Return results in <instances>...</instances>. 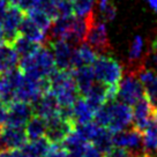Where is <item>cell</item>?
Here are the masks:
<instances>
[{
    "mask_svg": "<svg viewBox=\"0 0 157 157\" xmlns=\"http://www.w3.org/2000/svg\"><path fill=\"white\" fill-rule=\"evenodd\" d=\"M45 157H72L68 150L63 144H56L52 143L49 152L45 155Z\"/></svg>",
    "mask_w": 157,
    "mask_h": 157,
    "instance_id": "1f68e13d",
    "label": "cell"
},
{
    "mask_svg": "<svg viewBox=\"0 0 157 157\" xmlns=\"http://www.w3.org/2000/svg\"><path fill=\"white\" fill-rule=\"evenodd\" d=\"M73 2L74 15L87 16L94 12V6L96 0H72Z\"/></svg>",
    "mask_w": 157,
    "mask_h": 157,
    "instance_id": "4dcf8cb0",
    "label": "cell"
},
{
    "mask_svg": "<svg viewBox=\"0 0 157 157\" xmlns=\"http://www.w3.org/2000/svg\"><path fill=\"white\" fill-rule=\"evenodd\" d=\"M81 157H105L103 151H101L95 144L93 143H87V146L84 148L83 152Z\"/></svg>",
    "mask_w": 157,
    "mask_h": 157,
    "instance_id": "836d02e7",
    "label": "cell"
},
{
    "mask_svg": "<svg viewBox=\"0 0 157 157\" xmlns=\"http://www.w3.org/2000/svg\"><path fill=\"white\" fill-rule=\"evenodd\" d=\"M23 10L16 5L10 4L8 8L6 10L5 14L2 16V40L10 44L15 40V38L19 36V27L21 21L25 16Z\"/></svg>",
    "mask_w": 157,
    "mask_h": 157,
    "instance_id": "52a82bcc",
    "label": "cell"
},
{
    "mask_svg": "<svg viewBox=\"0 0 157 157\" xmlns=\"http://www.w3.org/2000/svg\"><path fill=\"white\" fill-rule=\"evenodd\" d=\"M144 89V95L150 101L151 105L157 109V71L141 65L134 69Z\"/></svg>",
    "mask_w": 157,
    "mask_h": 157,
    "instance_id": "7c38bea8",
    "label": "cell"
},
{
    "mask_svg": "<svg viewBox=\"0 0 157 157\" xmlns=\"http://www.w3.org/2000/svg\"><path fill=\"white\" fill-rule=\"evenodd\" d=\"M8 105L10 104L5 103L0 101V125L5 126L7 121V116H8Z\"/></svg>",
    "mask_w": 157,
    "mask_h": 157,
    "instance_id": "d590c367",
    "label": "cell"
},
{
    "mask_svg": "<svg viewBox=\"0 0 157 157\" xmlns=\"http://www.w3.org/2000/svg\"><path fill=\"white\" fill-rule=\"evenodd\" d=\"M19 64V56L16 54L13 46L7 43L0 44V73L16 67Z\"/></svg>",
    "mask_w": 157,
    "mask_h": 157,
    "instance_id": "cb8c5ba5",
    "label": "cell"
},
{
    "mask_svg": "<svg viewBox=\"0 0 157 157\" xmlns=\"http://www.w3.org/2000/svg\"><path fill=\"white\" fill-rule=\"evenodd\" d=\"M132 110L133 127L140 132H142L155 116V108L152 106L150 101L144 95L141 99H139L136 103L134 104V108Z\"/></svg>",
    "mask_w": 157,
    "mask_h": 157,
    "instance_id": "4fadbf2b",
    "label": "cell"
},
{
    "mask_svg": "<svg viewBox=\"0 0 157 157\" xmlns=\"http://www.w3.org/2000/svg\"><path fill=\"white\" fill-rule=\"evenodd\" d=\"M19 35L38 44H45L46 42H49V37L46 36V33L40 29L28 15H25L20 23Z\"/></svg>",
    "mask_w": 157,
    "mask_h": 157,
    "instance_id": "e0dca14e",
    "label": "cell"
},
{
    "mask_svg": "<svg viewBox=\"0 0 157 157\" xmlns=\"http://www.w3.org/2000/svg\"><path fill=\"white\" fill-rule=\"evenodd\" d=\"M1 131H2V126L0 125V136H1Z\"/></svg>",
    "mask_w": 157,
    "mask_h": 157,
    "instance_id": "f35d334b",
    "label": "cell"
},
{
    "mask_svg": "<svg viewBox=\"0 0 157 157\" xmlns=\"http://www.w3.org/2000/svg\"><path fill=\"white\" fill-rule=\"evenodd\" d=\"M39 45L42 44L35 43V42L25 38V37L21 36V35H19L15 38L14 42L12 43V46L15 50L16 54L19 56V58H25V57H28L31 53H34L35 51L39 48Z\"/></svg>",
    "mask_w": 157,
    "mask_h": 157,
    "instance_id": "4316f807",
    "label": "cell"
},
{
    "mask_svg": "<svg viewBox=\"0 0 157 157\" xmlns=\"http://www.w3.org/2000/svg\"><path fill=\"white\" fill-rule=\"evenodd\" d=\"M87 103L96 112L108 102V86L102 82H95L84 95Z\"/></svg>",
    "mask_w": 157,
    "mask_h": 157,
    "instance_id": "ac0fdd59",
    "label": "cell"
},
{
    "mask_svg": "<svg viewBox=\"0 0 157 157\" xmlns=\"http://www.w3.org/2000/svg\"><path fill=\"white\" fill-rule=\"evenodd\" d=\"M95 78L106 86H117L124 75L123 64L110 54H99L91 65Z\"/></svg>",
    "mask_w": 157,
    "mask_h": 157,
    "instance_id": "277c9868",
    "label": "cell"
},
{
    "mask_svg": "<svg viewBox=\"0 0 157 157\" xmlns=\"http://www.w3.org/2000/svg\"><path fill=\"white\" fill-rule=\"evenodd\" d=\"M19 68L28 78H49L50 74L57 67L50 46L42 44L34 53L21 58Z\"/></svg>",
    "mask_w": 157,
    "mask_h": 157,
    "instance_id": "7a4b0ae2",
    "label": "cell"
},
{
    "mask_svg": "<svg viewBox=\"0 0 157 157\" xmlns=\"http://www.w3.org/2000/svg\"><path fill=\"white\" fill-rule=\"evenodd\" d=\"M133 157H151V156L149 154H147V152H140V154H134Z\"/></svg>",
    "mask_w": 157,
    "mask_h": 157,
    "instance_id": "74e56055",
    "label": "cell"
},
{
    "mask_svg": "<svg viewBox=\"0 0 157 157\" xmlns=\"http://www.w3.org/2000/svg\"><path fill=\"white\" fill-rule=\"evenodd\" d=\"M74 127H75V124L73 121L66 120L60 117L59 114H57L46 120L45 137L51 143L61 144L64 139L73 131Z\"/></svg>",
    "mask_w": 157,
    "mask_h": 157,
    "instance_id": "ba28073f",
    "label": "cell"
},
{
    "mask_svg": "<svg viewBox=\"0 0 157 157\" xmlns=\"http://www.w3.org/2000/svg\"><path fill=\"white\" fill-rule=\"evenodd\" d=\"M51 146L52 143L44 136L36 140H28V142L21 148V150L28 157H45Z\"/></svg>",
    "mask_w": 157,
    "mask_h": 157,
    "instance_id": "603a6c76",
    "label": "cell"
},
{
    "mask_svg": "<svg viewBox=\"0 0 157 157\" xmlns=\"http://www.w3.org/2000/svg\"><path fill=\"white\" fill-rule=\"evenodd\" d=\"M105 157H133V154L131 150H128L126 148L118 147V146H113L109 151H106Z\"/></svg>",
    "mask_w": 157,
    "mask_h": 157,
    "instance_id": "d6a6232c",
    "label": "cell"
},
{
    "mask_svg": "<svg viewBox=\"0 0 157 157\" xmlns=\"http://www.w3.org/2000/svg\"><path fill=\"white\" fill-rule=\"evenodd\" d=\"M97 52L87 44H78L76 49L73 51V67H78V66H84V65H93L94 61L97 58Z\"/></svg>",
    "mask_w": 157,
    "mask_h": 157,
    "instance_id": "7402d4cb",
    "label": "cell"
},
{
    "mask_svg": "<svg viewBox=\"0 0 157 157\" xmlns=\"http://www.w3.org/2000/svg\"><path fill=\"white\" fill-rule=\"evenodd\" d=\"M155 117L157 118V109H156V110H155Z\"/></svg>",
    "mask_w": 157,
    "mask_h": 157,
    "instance_id": "ab89813d",
    "label": "cell"
},
{
    "mask_svg": "<svg viewBox=\"0 0 157 157\" xmlns=\"http://www.w3.org/2000/svg\"><path fill=\"white\" fill-rule=\"evenodd\" d=\"M144 40L141 36H135L131 43L129 50H128V61L132 65L134 69L143 65L144 60Z\"/></svg>",
    "mask_w": 157,
    "mask_h": 157,
    "instance_id": "d4e9b609",
    "label": "cell"
},
{
    "mask_svg": "<svg viewBox=\"0 0 157 157\" xmlns=\"http://www.w3.org/2000/svg\"><path fill=\"white\" fill-rule=\"evenodd\" d=\"M72 75L74 78L75 84L78 89L80 95H86L90 87L95 83V73L91 65H84V66H78L71 69Z\"/></svg>",
    "mask_w": 157,
    "mask_h": 157,
    "instance_id": "2e32d148",
    "label": "cell"
},
{
    "mask_svg": "<svg viewBox=\"0 0 157 157\" xmlns=\"http://www.w3.org/2000/svg\"><path fill=\"white\" fill-rule=\"evenodd\" d=\"M87 143H88V141L74 127L73 131L64 139L61 144L68 150L72 157H81Z\"/></svg>",
    "mask_w": 157,
    "mask_h": 157,
    "instance_id": "d6986e66",
    "label": "cell"
},
{
    "mask_svg": "<svg viewBox=\"0 0 157 157\" xmlns=\"http://www.w3.org/2000/svg\"><path fill=\"white\" fill-rule=\"evenodd\" d=\"M27 13H28L27 15L29 16L30 19L33 20L35 23L40 28V29L44 30L45 33L50 29V27H51L52 22H53L52 19H51L46 13H44L43 10H38V8H36V7L30 8Z\"/></svg>",
    "mask_w": 157,
    "mask_h": 157,
    "instance_id": "f1b7e54d",
    "label": "cell"
},
{
    "mask_svg": "<svg viewBox=\"0 0 157 157\" xmlns=\"http://www.w3.org/2000/svg\"><path fill=\"white\" fill-rule=\"evenodd\" d=\"M50 91L57 98L60 106H72L78 99V89L75 84L71 69L56 68L50 74Z\"/></svg>",
    "mask_w": 157,
    "mask_h": 157,
    "instance_id": "3957f363",
    "label": "cell"
},
{
    "mask_svg": "<svg viewBox=\"0 0 157 157\" xmlns=\"http://www.w3.org/2000/svg\"><path fill=\"white\" fill-rule=\"evenodd\" d=\"M86 40L96 52L99 53H106L111 49L105 23L104 21L98 19L97 15H95V17L89 25Z\"/></svg>",
    "mask_w": 157,
    "mask_h": 157,
    "instance_id": "8992f818",
    "label": "cell"
},
{
    "mask_svg": "<svg viewBox=\"0 0 157 157\" xmlns=\"http://www.w3.org/2000/svg\"><path fill=\"white\" fill-rule=\"evenodd\" d=\"M27 142L28 136L23 127L10 125H5V127H2L0 136V148L21 149Z\"/></svg>",
    "mask_w": 157,
    "mask_h": 157,
    "instance_id": "5bb4252c",
    "label": "cell"
},
{
    "mask_svg": "<svg viewBox=\"0 0 157 157\" xmlns=\"http://www.w3.org/2000/svg\"><path fill=\"white\" fill-rule=\"evenodd\" d=\"M142 141L143 151L150 156L157 154V118L155 116L142 131Z\"/></svg>",
    "mask_w": 157,
    "mask_h": 157,
    "instance_id": "44dd1931",
    "label": "cell"
},
{
    "mask_svg": "<svg viewBox=\"0 0 157 157\" xmlns=\"http://www.w3.org/2000/svg\"><path fill=\"white\" fill-rule=\"evenodd\" d=\"M133 120V110L131 105L123 102H106L103 106L98 109L94 114V121L108 128L112 133L120 132L129 127Z\"/></svg>",
    "mask_w": 157,
    "mask_h": 157,
    "instance_id": "6da1fadb",
    "label": "cell"
},
{
    "mask_svg": "<svg viewBox=\"0 0 157 157\" xmlns=\"http://www.w3.org/2000/svg\"><path fill=\"white\" fill-rule=\"evenodd\" d=\"M34 116L33 104L23 101H13L8 105V116L6 125L25 127L30 118Z\"/></svg>",
    "mask_w": 157,
    "mask_h": 157,
    "instance_id": "30bf717a",
    "label": "cell"
},
{
    "mask_svg": "<svg viewBox=\"0 0 157 157\" xmlns=\"http://www.w3.org/2000/svg\"><path fill=\"white\" fill-rule=\"evenodd\" d=\"M49 46L53 54L56 67L64 71L72 69L74 51L72 44L65 39H50Z\"/></svg>",
    "mask_w": 157,
    "mask_h": 157,
    "instance_id": "9c48e42d",
    "label": "cell"
},
{
    "mask_svg": "<svg viewBox=\"0 0 157 157\" xmlns=\"http://www.w3.org/2000/svg\"><path fill=\"white\" fill-rule=\"evenodd\" d=\"M143 96H144V89L141 81L137 78L135 71L134 69L127 71V73L123 75L121 80L118 83L116 99L128 105H134Z\"/></svg>",
    "mask_w": 157,
    "mask_h": 157,
    "instance_id": "5b68a950",
    "label": "cell"
},
{
    "mask_svg": "<svg viewBox=\"0 0 157 157\" xmlns=\"http://www.w3.org/2000/svg\"><path fill=\"white\" fill-rule=\"evenodd\" d=\"M8 1H10V4L20 7L23 12H28L30 8L34 7L35 2H36V0H8Z\"/></svg>",
    "mask_w": 157,
    "mask_h": 157,
    "instance_id": "e575fe53",
    "label": "cell"
},
{
    "mask_svg": "<svg viewBox=\"0 0 157 157\" xmlns=\"http://www.w3.org/2000/svg\"><path fill=\"white\" fill-rule=\"evenodd\" d=\"M72 113H73V120L76 124H84L94 120L95 111L90 108L84 97H78L72 105Z\"/></svg>",
    "mask_w": 157,
    "mask_h": 157,
    "instance_id": "ffe728a7",
    "label": "cell"
},
{
    "mask_svg": "<svg viewBox=\"0 0 157 157\" xmlns=\"http://www.w3.org/2000/svg\"><path fill=\"white\" fill-rule=\"evenodd\" d=\"M147 1H148L149 7H150L154 12H156L157 13V0H147Z\"/></svg>",
    "mask_w": 157,
    "mask_h": 157,
    "instance_id": "8d00e7d4",
    "label": "cell"
},
{
    "mask_svg": "<svg viewBox=\"0 0 157 157\" xmlns=\"http://www.w3.org/2000/svg\"><path fill=\"white\" fill-rule=\"evenodd\" d=\"M25 133L28 140H36L45 136L46 132V120L44 118L34 114L25 124Z\"/></svg>",
    "mask_w": 157,
    "mask_h": 157,
    "instance_id": "484cf974",
    "label": "cell"
},
{
    "mask_svg": "<svg viewBox=\"0 0 157 157\" xmlns=\"http://www.w3.org/2000/svg\"><path fill=\"white\" fill-rule=\"evenodd\" d=\"M113 146L126 148L133 154H140L143 150L142 132L133 127L132 129H123L113 133Z\"/></svg>",
    "mask_w": 157,
    "mask_h": 157,
    "instance_id": "8fae6325",
    "label": "cell"
},
{
    "mask_svg": "<svg viewBox=\"0 0 157 157\" xmlns=\"http://www.w3.org/2000/svg\"><path fill=\"white\" fill-rule=\"evenodd\" d=\"M151 157H157V154H155V155H152Z\"/></svg>",
    "mask_w": 157,
    "mask_h": 157,
    "instance_id": "60d3db41",
    "label": "cell"
},
{
    "mask_svg": "<svg viewBox=\"0 0 157 157\" xmlns=\"http://www.w3.org/2000/svg\"><path fill=\"white\" fill-rule=\"evenodd\" d=\"M91 143L95 144L101 151H103L105 154L113 147V133L111 131H109L108 128L101 126L99 131L93 139Z\"/></svg>",
    "mask_w": 157,
    "mask_h": 157,
    "instance_id": "83f0119b",
    "label": "cell"
},
{
    "mask_svg": "<svg viewBox=\"0 0 157 157\" xmlns=\"http://www.w3.org/2000/svg\"><path fill=\"white\" fill-rule=\"evenodd\" d=\"M98 12L102 21H112L116 17L117 8L111 0H97Z\"/></svg>",
    "mask_w": 157,
    "mask_h": 157,
    "instance_id": "f546056e",
    "label": "cell"
},
{
    "mask_svg": "<svg viewBox=\"0 0 157 157\" xmlns=\"http://www.w3.org/2000/svg\"><path fill=\"white\" fill-rule=\"evenodd\" d=\"M33 108H34V113L48 120L50 118L59 114L60 105L53 94L49 91L44 94L39 99H37L35 103H33Z\"/></svg>",
    "mask_w": 157,
    "mask_h": 157,
    "instance_id": "9a60e30c",
    "label": "cell"
}]
</instances>
